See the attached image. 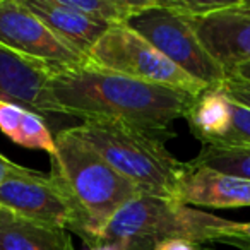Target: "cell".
Masks as SVG:
<instances>
[{
	"mask_svg": "<svg viewBox=\"0 0 250 250\" xmlns=\"http://www.w3.org/2000/svg\"><path fill=\"white\" fill-rule=\"evenodd\" d=\"M195 36L226 76L250 62V2H178Z\"/></svg>",
	"mask_w": 250,
	"mask_h": 250,
	"instance_id": "obj_8",
	"label": "cell"
},
{
	"mask_svg": "<svg viewBox=\"0 0 250 250\" xmlns=\"http://www.w3.org/2000/svg\"><path fill=\"white\" fill-rule=\"evenodd\" d=\"M87 250H122L117 243H111V242H104V243H98L94 247H89Z\"/></svg>",
	"mask_w": 250,
	"mask_h": 250,
	"instance_id": "obj_25",
	"label": "cell"
},
{
	"mask_svg": "<svg viewBox=\"0 0 250 250\" xmlns=\"http://www.w3.org/2000/svg\"><path fill=\"white\" fill-rule=\"evenodd\" d=\"M242 250H250V247H245V249H242Z\"/></svg>",
	"mask_w": 250,
	"mask_h": 250,
	"instance_id": "obj_26",
	"label": "cell"
},
{
	"mask_svg": "<svg viewBox=\"0 0 250 250\" xmlns=\"http://www.w3.org/2000/svg\"><path fill=\"white\" fill-rule=\"evenodd\" d=\"M14 143L19 144V146L29 147V149L45 151V153L50 154L52 160L57 158L55 137L50 134L48 127L45 125V120L40 115L31 113V111H24V115H22Z\"/></svg>",
	"mask_w": 250,
	"mask_h": 250,
	"instance_id": "obj_17",
	"label": "cell"
},
{
	"mask_svg": "<svg viewBox=\"0 0 250 250\" xmlns=\"http://www.w3.org/2000/svg\"><path fill=\"white\" fill-rule=\"evenodd\" d=\"M89 63L130 79L185 91L199 96L206 87L178 69L149 42L124 26H111L87 53Z\"/></svg>",
	"mask_w": 250,
	"mask_h": 250,
	"instance_id": "obj_6",
	"label": "cell"
},
{
	"mask_svg": "<svg viewBox=\"0 0 250 250\" xmlns=\"http://www.w3.org/2000/svg\"><path fill=\"white\" fill-rule=\"evenodd\" d=\"M72 7L84 12L91 19L108 26H124L132 16L144 11L153 4V0H67Z\"/></svg>",
	"mask_w": 250,
	"mask_h": 250,
	"instance_id": "obj_16",
	"label": "cell"
},
{
	"mask_svg": "<svg viewBox=\"0 0 250 250\" xmlns=\"http://www.w3.org/2000/svg\"><path fill=\"white\" fill-rule=\"evenodd\" d=\"M127 26L206 89H218L228 77L201 45L178 2L153 0L149 7L132 16Z\"/></svg>",
	"mask_w": 250,
	"mask_h": 250,
	"instance_id": "obj_5",
	"label": "cell"
},
{
	"mask_svg": "<svg viewBox=\"0 0 250 250\" xmlns=\"http://www.w3.org/2000/svg\"><path fill=\"white\" fill-rule=\"evenodd\" d=\"M197 96L86 65L53 74L43 94V111L84 120H117L165 137L177 118H185Z\"/></svg>",
	"mask_w": 250,
	"mask_h": 250,
	"instance_id": "obj_1",
	"label": "cell"
},
{
	"mask_svg": "<svg viewBox=\"0 0 250 250\" xmlns=\"http://www.w3.org/2000/svg\"><path fill=\"white\" fill-rule=\"evenodd\" d=\"M57 158L50 173L83 216L86 233L83 242L91 247L96 231L127 202L139 197L141 190L110 167L94 149L72 132L60 130L55 137Z\"/></svg>",
	"mask_w": 250,
	"mask_h": 250,
	"instance_id": "obj_3",
	"label": "cell"
},
{
	"mask_svg": "<svg viewBox=\"0 0 250 250\" xmlns=\"http://www.w3.org/2000/svg\"><path fill=\"white\" fill-rule=\"evenodd\" d=\"M195 243L188 242V240L184 238H170L165 240V242L158 243L154 250H197L195 249Z\"/></svg>",
	"mask_w": 250,
	"mask_h": 250,
	"instance_id": "obj_22",
	"label": "cell"
},
{
	"mask_svg": "<svg viewBox=\"0 0 250 250\" xmlns=\"http://www.w3.org/2000/svg\"><path fill=\"white\" fill-rule=\"evenodd\" d=\"M219 93L223 96H226L229 101H235L238 104H243V106L250 108V84L243 83V81H238L235 77H226L225 83L218 87Z\"/></svg>",
	"mask_w": 250,
	"mask_h": 250,
	"instance_id": "obj_21",
	"label": "cell"
},
{
	"mask_svg": "<svg viewBox=\"0 0 250 250\" xmlns=\"http://www.w3.org/2000/svg\"><path fill=\"white\" fill-rule=\"evenodd\" d=\"M53 72L43 63L0 45V103L45 117L43 94Z\"/></svg>",
	"mask_w": 250,
	"mask_h": 250,
	"instance_id": "obj_10",
	"label": "cell"
},
{
	"mask_svg": "<svg viewBox=\"0 0 250 250\" xmlns=\"http://www.w3.org/2000/svg\"><path fill=\"white\" fill-rule=\"evenodd\" d=\"M24 111L28 110H24L21 106H16V104L0 103V130L11 141H14L16 136H18L19 125H21Z\"/></svg>",
	"mask_w": 250,
	"mask_h": 250,
	"instance_id": "obj_20",
	"label": "cell"
},
{
	"mask_svg": "<svg viewBox=\"0 0 250 250\" xmlns=\"http://www.w3.org/2000/svg\"><path fill=\"white\" fill-rule=\"evenodd\" d=\"M185 120L202 144L219 143L231 124V104L219 89H206L194 100Z\"/></svg>",
	"mask_w": 250,
	"mask_h": 250,
	"instance_id": "obj_14",
	"label": "cell"
},
{
	"mask_svg": "<svg viewBox=\"0 0 250 250\" xmlns=\"http://www.w3.org/2000/svg\"><path fill=\"white\" fill-rule=\"evenodd\" d=\"M190 167L209 168L218 173L250 180V147L229 144H202Z\"/></svg>",
	"mask_w": 250,
	"mask_h": 250,
	"instance_id": "obj_15",
	"label": "cell"
},
{
	"mask_svg": "<svg viewBox=\"0 0 250 250\" xmlns=\"http://www.w3.org/2000/svg\"><path fill=\"white\" fill-rule=\"evenodd\" d=\"M177 202L188 208H250V180L218 173L209 168L190 167L187 163L178 187Z\"/></svg>",
	"mask_w": 250,
	"mask_h": 250,
	"instance_id": "obj_11",
	"label": "cell"
},
{
	"mask_svg": "<svg viewBox=\"0 0 250 250\" xmlns=\"http://www.w3.org/2000/svg\"><path fill=\"white\" fill-rule=\"evenodd\" d=\"M0 250H76L69 231L38 225L0 208Z\"/></svg>",
	"mask_w": 250,
	"mask_h": 250,
	"instance_id": "obj_13",
	"label": "cell"
},
{
	"mask_svg": "<svg viewBox=\"0 0 250 250\" xmlns=\"http://www.w3.org/2000/svg\"><path fill=\"white\" fill-rule=\"evenodd\" d=\"M0 45L46 65L53 74L89 65V57L53 33L22 0H0Z\"/></svg>",
	"mask_w": 250,
	"mask_h": 250,
	"instance_id": "obj_9",
	"label": "cell"
},
{
	"mask_svg": "<svg viewBox=\"0 0 250 250\" xmlns=\"http://www.w3.org/2000/svg\"><path fill=\"white\" fill-rule=\"evenodd\" d=\"M229 77H235V79L250 84V62H245V63H240V65H236L235 69H233V72L229 74Z\"/></svg>",
	"mask_w": 250,
	"mask_h": 250,
	"instance_id": "obj_24",
	"label": "cell"
},
{
	"mask_svg": "<svg viewBox=\"0 0 250 250\" xmlns=\"http://www.w3.org/2000/svg\"><path fill=\"white\" fill-rule=\"evenodd\" d=\"M223 218L175 201L141 194L122 206L94 235V243L111 242L122 250H154L170 238L201 245L212 240Z\"/></svg>",
	"mask_w": 250,
	"mask_h": 250,
	"instance_id": "obj_4",
	"label": "cell"
},
{
	"mask_svg": "<svg viewBox=\"0 0 250 250\" xmlns=\"http://www.w3.org/2000/svg\"><path fill=\"white\" fill-rule=\"evenodd\" d=\"M0 208L38 225L76 233L81 238L86 233L83 216L52 173L43 175L21 167L0 184Z\"/></svg>",
	"mask_w": 250,
	"mask_h": 250,
	"instance_id": "obj_7",
	"label": "cell"
},
{
	"mask_svg": "<svg viewBox=\"0 0 250 250\" xmlns=\"http://www.w3.org/2000/svg\"><path fill=\"white\" fill-rule=\"evenodd\" d=\"M19 168H21V165L11 161L9 158H5L4 154H0V184L7 180V178L11 177L12 173H16Z\"/></svg>",
	"mask_w": 250,
	"mask_h": 250,
	"instance_id": "obj_23",
	"label": "cell"
},
{
	"mask_svg": "<svg viewBox=\"0 0 250 250\" xmlns=\"http://www.w3.org/2000/svg\"><path fill=\"white\" fill-rule=\"evenodd\" d=\"M211 242L229 243L238 249L250 247V223H236L223 218L221 225L212 233Z\"/></svg>",
	"mask_w": 250,
	"mask_h": 250,
	"instance_id": "obj_19",
	"label": "cell"
},
{
	"mask_svg": "<svg viewBox=\"0 0 250 250\" xmlns=\"http://www.w3.org/2000/svg\"><path fill=\"white\" fill-rule=\"evenodd\" d=\"M70 129L141 194L177 202L187 163L178 161L160 136L117 120H84Z\"/></svg>",
	"mask_w": 250,
	"mask_h": 250,
	"instance_id": "obj_2",
	"label": "cell"
},
{
	"mask_svg": "<svg viewBox=\"0 0 250 250\" xmlns=\"http://www.w3.org/2000/svg\"><path fill=\"white\" fill-rule=\"evenodd\" d=\"M53 33L87 55L108 26L77 11L67 0H22Z\"/></svg>",
	"mask_w": 250,
	"mask_h": 250,
	"instance_id": "obj_12",
	"label": "cell"
},
{
	"mask_svg": "<svg viewBox=\"0 0 250 250\" xmlns=\"http://www.w3.org/2000/svg\"><path fill=\"white\" fill-rule=\"evenodd\" d=\"M231 104V124L219 143L211 144H229V146H247L250 147V108L229 101Z\"/></svg>",
	"mask_w": 250,
	"mask_h": 250,
	"instance_id": "obj_18",
	"label": "cell"
}]
</instances>
